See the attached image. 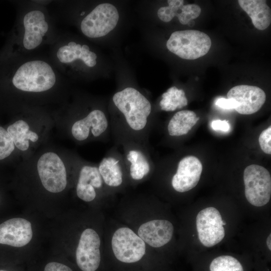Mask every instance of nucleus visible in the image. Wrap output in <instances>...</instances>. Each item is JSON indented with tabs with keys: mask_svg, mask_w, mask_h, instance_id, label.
Here are the masks:
<instances>
[{
	"mask_svg": "<svg viewBox=\"0 0 271 271\" xmlns=\"http://www.w3.org/2000/svg\"><path fill=\"white\" fill-rule=\"evenodd\" d=\"M238 3L257 29L263 30L268 27L271 23V11L266 1L239 0Z\"/></svg>",
	"mask_w": 271,
	"mask_h": 271,
	"instance_id": "nucleus-18",
	"label": "nucleus"
},
{
	"mask_svg": "<svg viewBox=\"0 0 271 271\" xmlns=\"http://www.w3.org/2000/svg\"><path fill=\"white\" fill-rule=\"evenodd\" d=\"M58 60L62 63H69L81 60L86 65L92 67L96 64L97 56L86 45H81L74 42L60 47L56 53Z\"/></svg>",
	"mask_w": 271,
	"mask_h": 271,
	"instance_id": "nucleus-17",
	"label": "nucleus"
},
{
	"mask_svg": "<svg viewBox=\"0 0 271 271\" xmlns=\"http://www.w3.org/2000/svg\"><path fill=\"white\" fill-rule=\"evenodd\" d=\"M187 99L183 90L173 87L163 94L160 105L163 110L174 111L187 105Z\"/></svg>",
	"mask_w": 271,
	"mask_h": 271,
	"instance_id": "nucleus-23",
	"label": "nucleus"
},
{
	"mask_svg": "<svg viewBox=\"0 0 271 271\" xmlns=\"http://www.w3.org/2000/svg\"><path fill=\"white\" fill-rule=\"evenodd\" d=\"M125 158L133 180H140L148 175L150 163L147 156L141 150L136 147L128 149L125 152Z\"/></svg>",
	"mask_w": 271,
	"mask_h": 271,
	"instance_id": "nucleus-20",
	"label": "nucleus"
},
{
	"mask_svg": "<svg viewBox=\"0 0 271 271\" xmlns=\"http://www.w3.org/2000/svg\"><path fill=\"white\" fill-rule=\"evenodd\" d=\"M202 165L196 157L183 158L178 163L176 174L172 179L173 188L178 192H185L194 188L200 179Z\"/></svg>",
	"mask_w": 271,
	"mask_h": 271,
	"instance_id": "nucleus-11",
	"label": "nucleus"
},
{
	"mask_svg": "<svg viewBox=\"0 0 271 271\" xmlns=\"http://www.w3.org/2000/svg\"><path fill=\"white\" fill-rule=\"evenodd\" d=\"M227 98L234 99L238 106L235 110L241 114H251L258 111L264 103L266 95L264 91L255 86L240 85L231 88Z\"/></svg>",
	"mask_w": 271,
	"mask_h": 271,
	"instance_id": "nucleus-10",
	"label": "nucleus"
},
{
	"mask_svg": "<svg viewBox=\"0 0 271 271\" xmlns=\"http://www.w3.org/2000/svg\"><path fill=\"white\" fill-rule=\"evenodd\" d=\"M44 271H73L68 266L57 262H51L47 263Z\"/></svg>",
	"mask_w": 271,
	"mask_h": 271,
	"instance_id": "nucleus-31",
	"label": "nucleus"
},
{
	"mask_svg": "<svg viewBox=\"0 0 271 271\" xmlns=\"http://www.w3.org/2000/svg\"><path fill=\"white\" fill-rule=\"evenodd\" d=\"M174 232L173 224L167 220H153L140 226L138 235L153 247H160L168 243Z\"/></svg>",
	"mask_w": 271,
	"mask_h": 271,
	"instance_id": "nucleus-15",
	"label": "nucleus"
},
{
	"mask_svg": "<svg viewBox=\"0 0 271 271\" xmlns=\"http://www.w3.org/2000/svg\"><path fill=\"white\" fill-rule=\"evenodd\" d=\"M56 81L55 73L47 62L39 60L26 62L15 72L12 83L17 89L30 92L49 90Z\"/></svg>",
	"mask_w": 271,
	"mask_h": 271,
	"instance_id": "nucleus-2",
	"label": "nucleus"
},
{
	"mask_svg": "<svg viewBox=\"0 0 271 271\" xmlns=\"http://www.w3.org/2000/svg\"><path fill=\"white\" fill-rule=\"evenodd\" d=\"M271 126L263 130L259 135L258 142L262 151L265 154H271Z\"/></svg>",
	"mask_w": 271,
	"mask_h": 271,
	"instance_id": "nucleus-28",
	"label": "nucleus"
},
{
	"mask_svg": "<svg viewBox=\"0 0 271 271\" xmlns=\"http://www.w3.org/2000/svg\"><path fill=\"white\" fill-rule=\"evenodd\" d=\"M100 245V237L94 230L87 228L82 232L76 251V262L82 271H95L98 268Z\"/></svg>",
	"mask_w": 271,
	"mask_h": 271,
	"instance_id": "nucleus-9",
	"label": "nucleus"
},
{
	"mask_svg": "<svg viewBox=\"0 0 271 271\" xmlns=\"http://www.w3.org/2000/svg\"><path fill=\"white\" fill-rule=\"evenodd\" d=\"M270 234H269V236L267 237V239H266V244H267V246L268 248V249H269V250H271V243H270V242H271V236H270Z\"/></svg>",
	"mask_w": 271,
	"mask_h": 271,
	"instance_id": "nucleus-32",
	"label": "nucleus"
},
{
	"mask_svg": "<svg viewBox=\"0 0 271 271\" xmlns=\"http://www.w3.org/2000/svg\"><path fill=\"white\" fill-rule=\"evenodd\" d=\"M112 100L123 114L125 123L131 130L140 132L146 128L152 106L140 91L132 87H126L115 93Z\"/></svg>",
	"mask_w": 271,
	"mask_h": 271,
	"instance_id": "nucleus-1",
	"label": "nucleus"
},
{
	"mask_svg": "<svg viewBox=\"0 0 271 271\" xmlns=\"http://www.w3.org/2000/svg\"><path fill=\"white\" fill-rule=\"evenodd\" d=\"M23 22L24 28L23 46L27 50H33L40 45L48 32L49 26L45 16L40 10H32L25 14Z\"/></svg>",
	"mask_w": 271,
	"mask_h": 271,
	"instance_id": "nucleus-13",
	"label": "nucleus"
},
{
	"mask_svg": "<svg viewBox=\"0 0 271 271\" xmlns=\"http://www.w3.org/2000/svg\"><path fill=\"white\" fill-rule=\"evenodd\" d=\"M199 117L190 110H181L176 112L168 125V131L171 136H181L187 134L197 123Z\"/></svg>",
	"mask_w": 271,
	"mask_h": 271,
	"instance_id": "nucleus-22",
	"label": "nucleus"
},
{
	"mask_svg": "<svg viewBox=\"0 0 271 271\" xmlns=\"http://www.w3.org/2000/svg\"><path fill=\"white\" fill-rule=\"evenodd\" d=\"M122 164V161L116 155H107L102 159L98 169L106 185L117 187L122 184L123 176Z\"/></svg>",
	"mask_w": 271,
	"mask_h": 271,
	"instance_id": "nucleus-19",
	"label": "nucleus"
},
{
	"mask_svg": "<svg viewBox=\"0 0 271 271\" xmlns=\"http://www.w3.org/2000/svg\"><path fill=\"white\" fill-rule=\"evenodd\" d=\"M15 148L13 139L4 128L0 126V160L9 157Z\"/></svg>",
	"mask_w": 271,
	"mask_h": 271,
	"instance_id": "nucleus-26",
	"label": "nucleus"
},
{
	"mask_svg": "<svg viewBox=\"0 0 271 271\" xmlns=\"http://www.w3.org/2000/svg\"><path fill=\"white\" fill-rule=\"evenodd\" d=\"M0 271H6V270H0Z\"/></svg>",
	"mask_w": 271,
	"mask_h": 271,
	"instance_id": "nucleus-34",
	"label": "nucleus"
},
{
	"mask_svg": "<svg viewBox=\"0 0 271 271\" xmlns=\"http://www.w3.org/2000/svg\"><path fill=\"white\" fill-rule=\"evenodd\" d=\"M103 183L98 167L83 166L80 169L76 186L77 196L85 202L93 200L96 196L95 189H100Z\"/></svg>",
	"mask_w": 271,
	"mask_h": 271,
	"instance_id": "nucleus-16",
	"label": "nucleus"
},
{
	"mask_svg": "<svg viewBox=\"0 0 271 271\" xmlns=\"http://www.w3.org/2000/svg\"><path fill=\"white\" fill-rule=\"evenodd\" d=\"M201 12L200 7L196 4L183 5L181 12L178 15L179 21L183 25H187L189 22L199 16Z\"/></svg>",
	"mask_w": 271,
	"mask_h": 271,
	"instance_id": "nucleus-27",
	"label": "nucleus"
},
{
	"mask_svg": "<svg viewBox=\"0 0 271 271\" xmlns=\"http://www.w3.org/2000/svg\"><path fill=\"white\" fill-rule=\"evenodd\" d=\"M245 196L251 205L261 207L266 204L271 196V177L262 166L252 164L243 173Z\"/></svg>",
	"mask_w": 271,
	"mask_h": 271,
	"instance_id": "nucleus-4",
	"label": "nucleus"
},
{
	"mask_svg": "<svg viewBox=\"0 0 271 271\" xmlns=\"http://www.w3.org/2000/svg\"><path fill=\"white\" fill-rule=\"evenodd\" d=\"M119 14L116 8L109 3L96 6L82 21L81 30L86 36L95 38L108 34L116 26Z\"/></svg>",
	"mask_w": 271,
	"mask_h": 271,
	"instance_id": "nucleus-5",
	"label": "nucleus"
},
{
	"mask_svg": "<svg viewBox=\"0 0 271 271\" xmlns=\"http://www.w3.org/2000/svg\"><path fill=\"white\" fill-rule=\"evenodd\" d=\"M108 126L105 113L101 110L94 109L73 124L71 133L76 140L83 141L88 139L90 133L95 138L101 136L107 130Z\"/></svg>",
	"mask_w": 271,
	"mask_h": 271,
	"instance_id": "nucleus-14",
	"label": "nucleus"
},
{
	"mask_svg": "<svg viewBox=\"0 0 271 271\" xmlns=\"http://www.w3.org/2000/svg\"><path fill=\"white\" fill-rule=\"evenodd\" d=\"M167 47L181 58L194 60L206 55L211 46V40L205 33L194 30L173 32L167 41Z\"/></svg>",
	"mask_w": 271,
	"mask_h": 271,
	"instance_id": "nucleus-3",
	"label": "nucleus"
},
{
	"mask_svg": "<svg viewBox=\"0 0 271 271\" xmlns=\"http://www.w3.org/2000/svg\"><path fill=\"white\" fill-rule=\"evenodd\" d=\"M111 246L116 258L123 263L138 262L146 252L145 242L127 227H121L115 231L111 239Z\"/></svg>",
	"mask_w": 271,
	"mask_h": 271,
	"instance_id": "nucleus-7",
	"label": "nucleus"
},
{
	"mask_svg": "<svg viewBox=\"0 0 271 271\" xmlns=\"http://www.w3.org/2000/svg\"><path fill=\"white\" fill-rule=\"evenodd\" d=\"M38 174L43 187L51 193H59L66 188L67 173L64 163L53 152H46L37 163Z\"/></svg>",
	"mask_w": 271,
	"mask_h": 271,
	"instance_id": "nucleus-6",
	"label": "nucleus"
},
{
	"mask_svg": "<svg viewBox=\"0 0 271 271\" xmlns=\"http://www.w3.org/2000/svg\"><path fill=\"white\" fill-rule=\"evenodd\" d=\"M209 271H245L244 268L236 258L222 255L213 258L209 264Z\"/></svg>",
	"mask_w": 271,
	"mask_h": 271,
	"instance_id": "nucleus-24",
	"label": "nucleus"
},
{
	"mask_svg": "<svg viewBox=\"0 0 271 271\" xmlns=\"http://www.w3.org/2000/svg\"><path fill=\"white\" fill-rule=\"evenodd\" d=\"M223 220L215 208L207 207L196 216V227L201 243L206 247H212L219 243L225 236Z\"/></svg>",
	"mask_w": 271,
	"mask_h": 271,
	"instance_id": "nucleus-8",
	"label": "nucleus"
},
{
	"mask_svg": "<svg viewBox=\"0 0 271 271\" xmlns=\"http://www.w3.org/2000/svg\"><path fill=\"white\" fill-rule=\"evenodd\" d=\"M212 128L214 130H221L227 132L229 130L230 126L229 121L227 120L220 119L214 120L211 123Z\"/></svg>",
	"mask_w": 271,
	"mask_h": 271,
	"instance_id": "nucleus-30",
	"label": "nucleus"
},
{
	"mask_svg": "<svg viewBox=\"0 0 271 271\" xmlns=\"http://www.w3.org/2000/svg\"><path fill=\"white\" fill-rule=\"evenodd\" d=\"M215 104L218 107L225 109H235L238 106L236 101L231 98H219L217 99Z\"/></svg>",
	"mask_w": 271,
	"mask_h": 271,
	"instance_id": "nucleus-29",
	"label": "nucleus"
},
{
	"mask_svg": "<svg viewBox=\"0 0 271 271\" xmlns=\"http://www.w3.org/2000/svg\"><path fill=\"white\" fill-rule=\"evenodd\" d=\"M188 24L190 26H193L194 25V22L192 20L190 21Z\"/></svg>",
	"mask_w": 271,
	"mask_h": 271,
	"instance_id": "nucleus-33",
	"label": "nucleus"
},
{
	"mask_svg": "<svg viewBox=\"0 0 271 271\" xmlns=\"http://www.w3.org/2000/svg\"><path fill=\"white\" fill-rule=\"evenodd\" d=\"M28 123L23 120H18L11 124L7 131L12 137L15 146L20 150L25 151L29 148V141L36 142L38 140L37 133L29 130Z\"/></svg>",
	"mask_w": 271,
	"mask_h": 271,
	"instance_id": "nucleus-21",
	"label": "nucleus"
},
{
	"mask_svg": "<svg viewBox=\"0 0 271 271\" xmlns=\"http://www.w3.org/2000/svg\"><path fill=\"white\" fill-rule=\"evenodd\" d=\"M168 6L160 8L157 13L159 19L164 22H169L175 16L177 17L184 5V1L168 0Z\"/></svg>",
	"mask_w": 271,
	"mask_h": 271,
	"instance_id": "nucleus-25",
	"label": "nucleus"
},
{
	"mask_svg": "<svg viewBox=\"0 0 271 271\" xmlns=\"http://www.w3.org/2000/svg\"><path fill=\"white\" fill-rule=\"evenodd\" d=\"M31 223L22 218H14L0 224V243L14 247H23L31 240Z\"/></svg>",
	"mask_w": 271,
	"mask_h": 271,
	"instance_id": "nucleus-12",
	"label": "nucleus"
}]
</instances>
